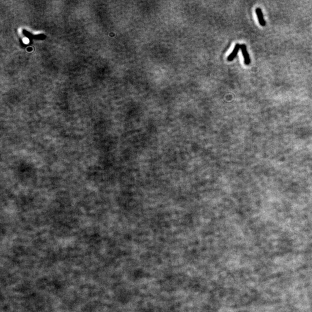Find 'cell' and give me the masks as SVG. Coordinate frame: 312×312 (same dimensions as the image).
Instances as JSON below:
<instances>
[{
    "instance_id": "1",
    "label": "cell",
    "mask_w": 312,
    "mask_h": 312,
    "mask_svg": "<svg viewBox=\"0 0 312 312\" xmlns=\"http://www.w3.org/2000/svg\"><path fill=\"white\" fill-rule=\"evenodd\" d=\"M240 49L242 50V54H243V58H244V64L246 65H249L250 64V62H251V60H250V56L248 55V53L247 52V50L246 46L245 44H240Z\"/></svg>"
},
{
    "instance_id": "2",
    "label": "cell",
    "mask_w": 312,
    "mask_h": 312,
    "mask_svg": "<svg viewBox=\"0 0 312 312\" xmlns=\"http://www.w3.org/2000/svg\"><path fill=\"white\" fill-rule=\"evenodd\" d=\"M240 49V44H239V43H236L235 44V47H234V49H233L232 52L228 56V57H227L228 61H232L236 57V56L237 55Z\"/></svg>"
},
{
    "instance_id": "3",
    "label": "cell",
    "mask_w": 312,
    "mask_h": 312,
    "mask_svg": "<svg viewBox=\"0 0 312 312\" xmlns=\"http://www.w3.org/2000/svg\"><path fill=\"white\" fill-rule=\"evenodd\" d=\"M255 12H256L259 24L261 26H265L266 24V22L263 18V14H262L261 9L259 8H257L255 10Z\"/></svg>"
}]
</instances>
